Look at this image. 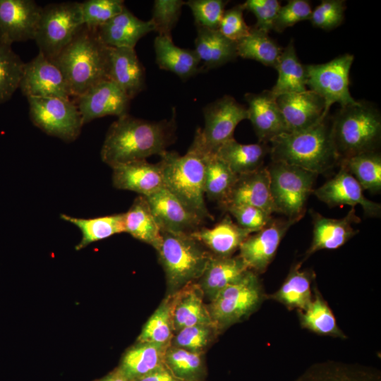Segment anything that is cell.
<instances>
[{"label": "cell", "mask_w": 381, "mask_h": 381, "mask_svg": "<svg viewBox=\"0 0 381 381\" xmlns=\"http://www.w3.org/2000/svg\"><path fill=\"white\" fill-rule=\"evenodd\" d=\"M83 25L80 2L46 5L42 8L34 38L39 52L54 61Z\"/></svg>", "instance_id": "9c48e42d"}, {"label": "cell", "mask_w": 381, "mask_h": 381, "mask_svg": "<svg viewBox=\"0 0 381 381\" xmlns=\"http://www.w3.org/2000/svg\"><path fill=\"white\" fill-rule=\"evenodd\" d=\"M156 250L169 289L174 292L198 281L213 255L190 234L167 231H162Z\"/></svg>", "instance_id": "8992f818"}, {"label": "cell", "mask_w": 381, "mask_h": 381, "mask_svg": "<svg viewBox=\"0 0 381 381\" xmlns=\"http://www.w3.org/2000/svg\"><path fill=\"white\" fill-rule=\"evenodd\" d=\"M265 298L258 274L248 270L240 279L219 292L207 307L214 325L220 331L248 317Z\"/></svg>", "instance_id": "ba28073f"}, {"label": "cell", "mask_w": 381, "mask_h": 381, "mask_svg": "<svg viewBox=\"0 0 381 381\" xmlns=\"http://www.w3.org/2000/svg\"><path fill=\"white\" fill-rule=\"evenodd\" d=\"M195 49L204 71L215 68L238 57L237 42L224 37L218 30L196 26Z\"/></svg>", "instance_id": "4dcf8cb0"}, {"label": "cell", "mask_w": 381, "mask_h": 381, "mask_svg": "<svg viewBox=\"0 0 381 381\" xmlns=\"http://www.w3.org/2000/svg\"><path fill=\"white\" fill-rule=\"evenodd\" d=\"M80 3L83 25L97 30L124 8L123 0H87Z\"/></svg>", "instance_id": "f6af8a7d"}, {"label": "cell", "mask_w": 381, "mask_h": 381, "mask_svg": "<svg viewBox=\"0 0 381 381\" xmlns=\"http://www.w3.org/2000/svg\"><path fill=\"white\" fill-rule=\"evenodd\" d=\"M248 270L239 255H212L197 283L204 296L212 301L222 289L240 279Z\"/></svg>", "instance_id": "f546056e"}, {"label": "cell", "mask_w": 381, "mask_h": 381, "mask_svg": "<svg viewBox=\"0 0 381 381\" xmlns=\"http://www.w3.org/2000/svg\"><path fill=\"white\" fill-rule=\"evenodd\" d=\"M345 10L344 0H322L312 11L309 20L315 28L329 31L341 24Z\"/></svg>", "instance_id": "681fc988"}, {"label": "cell", "mask_w": 381, "mask_h": 381, "mask_svg": "<svg viewBox=\"0 0 381 381\" xmlns=\"http://www.w3.org/2000/svg\"><path fill=\"white\" fill-rule=\"evenodd\" d=\"M204 297L197 282L187 284L167 296L175 333L193 325L216 327L204 303Z\"/></svg>", "instance_id": "7402d4cb"}, {"label": "cell", "mask_w": 381, "mask_h": 381, "mask_svg": "<svg viewBox=\"0 0 381 381\" xmlns=\"http://www.w3.org/2000/svg\"><path fill=\"white\" fill-rule=\"evenodd\" d=\"M18 89L27 98L71 97L66 80L59 66L40 52L25 64Z\"/></svg>", "instance_id": "4fadbf2b"}, {"label": "cell", "mask_w": 381, "mask_h": 381, "mask_svg": "<svg viewBox=\"0 0 381 381\" xmlns=\"http://www.w3.org/2000/svg\"><path fill=\"white\" fill-rule=\"evenodd\" d=\"M296 222L273 219L265 227L249 235L238 249V255L248 268L257 274L265 272L286 233Z\"/></svg>", "instance_id": "5bb4252c"}, {"label": "cell", "mask_w": 381, "mask_h": 381, "mask_svg": "<svg viewBox=\"0 0 381 381\" xmlns=\"http://www.w3.org/2000/svg\"><path fill=\"white\" fill-rule=\"evenodd\" d=\"M294 381H381V374L373 367L328 360L311 365Z\"/></svg>", "instance_id": "f1b7e54d"}, {"label": "cell", "mask_w": 381, "mask_h": 381, "mask_svg": "<svg viewBox=\"0 0 381 381\" xmlns=\"http://www.w3.org/2000/svg\"><path fill=\"white\" fill-rule=\"evenodd\" d=\"M312 8L306 0H289L287 4L279 8L274 23L273 30L282 32L287 28L309 20Z\"/></svg>", "instance_id": "816d5d0a"}, {"label": "cell", "mask_w": 381, "mask_h": 381, "mask_svg": "<svg viewBox=\"0 0 381 381\" xmlns=\"http://www.w3.org/2000/svg\"><path fill=\"white\" fill-rule=\"evenodd\" d=\"M353 59V54H344L325 64L306 65V85L324 99L325 116L334 103L344 107L358 102L349 91V73Z\"/></svg>", "instance_id": "8fae6325"}, {"label": "cell", "mask_w": 381, "mask_h": 381, "mask_svg": "<svg viewBox=\"0 0 381 381\" xmlns=\"http://www.w3.org/2000/svg\"><path fill=\"white\" fill-rule=\"evenodd\" d=\"M244 10L243 4L225 10L218 27L221 34L236 42L247 36L250 30L244 20Z\"/></svg>", "instance_id": "f5cc1de1"}, {"label": "cell", "mask_w": 381, "mask_h": 381, "mask_svg": "<svg viewBox=\"0 0 381 381\" xmlns=\"http://www.w3.org/2000/svg\"><path fill=\"white\" fill-rule=\"evenodd\" d=\"M266 167L276 212L298 222L305 214L318 174L282 162L272 161Z\"/></svg>", "instance_id": "52a82bcc"}, {"label": "cell", "mask_w": 381, "mask_h": 381, "mask_svg": "<svg viewBox=\"0 0 381 381\" xmlns=\"http://www.w3.org/2000/svg\"><path fill=\"white\" fill-rule=\"evenodd\" d=\"M331 132L339 158L377 151L381 138V116L372 103L358 100L331 118Z\"/></svg>", "instance_id": "5b68a950"}, {"label": "cell", "mask_w": 381, "mask_h": 381, "mask_svg": "<svg viewBox=\"0 0 381 381\" xmlns=\"http://www.w3.org/2000/svg\"><path fill=\"white\" fill-rule=\"evenodd\" d=\"M275 69L278 78L270 90L276 97L308 90L306 65L297 56L293 39L283 48Z\"/></svg>", "instance_id": "e575fe53"}, {"label": "cell", "mask_w": 381, "mask_h": 381, "mask_svg": "<svg viewBox=\"0 0 381 381\" xmlns=\"http://www.w3.org/2000/svg\"><path fill=\"white\" fill-rule=\"evenodd\" d=\"M253 233L239 226L226 215L214 226L211 228L201 226L190 233V236L200 243L212 255L230 257Z\"/></svg>", "instance_id": "4316f807"}, {"label": "cell", "mask_w": 381, "mask_h": 381, "mask_svg": "<svg viewBox=\"0 0 381 381\" xmlns=\"http://www.w3.org/2000/svg\"><path fill=\"white\" fill-rule=\"evenodd\" d=\"M42 10L33 0H0V40L11 45L34 40Z\"/></svg>", "instance_id": "2e32d148"}, {"label": "cell", "mask_w": 381, "mask_h": 381, "mask_svg": "<svg viewBox=\"0 0 381 381\" xmlns=\"http://www.w3.org/2000/svg\"><path fill=\"white\" fill-rule=\"evenodd\" d=\"M313 193L329 207L361 205L367 216L377 217L381 214L380 204L366 198L357 180L342 167L334 177L313 190Z\"/></svg>", "instance_id": "e0dca14e"}, {"label": "cell", "mask_w": 381, "mask_h": 381, "mask_svg": "<svg viewBox=\"0 0 381 381\" xmlns=\"http://www.w3.org/2000/svg\"><path fill=\"white\" fill-rule=\"evenodd\" d=\"M154 48L158 67L176 74L183 81L204 71L195 51L176 46L172 38L157 35Z\"/></svg>", "instance_id": "83f0119b"}, {"label": "cell", "mask_w": 381, "mask_h": 381, "mask_svg": "<svg viewBox=\"0 0 381 381\" xmlns=\"http://www.w3.org/2000/svg\"><path fill=\"white\" fill-rule=\"evenodd\" d=\"M286 133L308 129L327 116H325L324 99L310 90L277 97Z\"/></svg>", "instance_id": "d6986e66"}, {"label": "cell", "mask_w": 381, "mask_h": 381, "mask_svg": "<svg viewBox=\"0 0 381 381\" xmlns=\"http://www.w3.org/2000/svg\"><path fill=\"white\" fill-rule=\"evenodd\" d=\"M164 364L181 381H200L205 373L202 354L174 346L166 350Z\"/></svg>", "instance_id": "b9f144b4"}, {"label": "cell", "mask_w": 381, "mask_h": 381, "mask_svg": "<svg viewBox=\"0 0 381 381\" xmlns=\"http://www.w3.org/2000/svg\"><path fill=\"white\" fill-rule=\"evenodd\" d=\"M363 190L378 193L381 190V156L372 151L351 156L339 161Z\"/></svg>", "instance_id": "ab89813d"}, {"label": "cell", "mask_w": 381, "mask_h": 381, "mask_svg": "<svg viewBox=\"0 0 381 381\" xmlns=\"http://www.w3.org/2000/svg\"><path fill=\"white\" fill-rule=\"evenodd\" d=\"M99 381H129L118 368Z\"/></svg>", "instance_id": "9f6ffc18"}, {"label": "cell", "mask_w": 381, "mask_h": 381, "mask_svg": "<svg viewBox=\"0 0 381 381\" xmlns=\"http://www.w3.org/2000/svg\"><path fill=\"white\" fill-rule=\"evenodd\" d=\"M112 169L113 186L119 190H131L148 196L164 187L162 167L146 159L116 165Z\"/></svg>", "instance_id": "cb8c5ba5"}, {"label": "cell", "mask_w": 381, "mask_h": 381, "mask_svg": "<svg viewBox=\"0 0 381 381\" xmlns=\"http://www.w3.org/2000/svg\"><path fill=\"white\" fill-rule=\"evenodd\" d=\"M109 50L95 29L85 25L54 60L61 71L71 97L76 98L109 79Z\"/></svg>", "instance_id": "3957f363"}, {"label": "cell", "mask_w": 381, "mask_h": 381, "mask_svg": "<svg viewBox=\"0 0 381 381\" xmlns=\"http://www.w3.org/2000/svg\"><path fill=\"white\" fill-rule=\"evenodd\" d=\"M202 112L205 126L202 129L196 130L194 138L207 152L213 153L222 145L234 138L237 125L248 119L247 107L228 95L207 104Z\"/></svg>", "instance_id": "7c38bea8"}, {"label": "cell", "mask_w": 381, "mask_h": 381, "mask_svg": "<svg viewBox=\"0 0 381 381\" xmlns=\"http://www.w3.org/2000/svg\"><path fill=\"white\" fill-rule=\"evenodd\" d=\"M245 10L254 14L255 28L269 33L273 30L277 13L281 7L277 0H247L243 3Z\"/></svg>", "instance_id": "db71d44e"}, {"label": "cell", "mask_w": 381, "mask_h": 381, "mask_svg": "<svg viewBox=\"0 0 381 381\" xmlns=\"http://www.w3.org/2000/svg\"><path fill=\"white\" fill-rule=\"evenodd\" d=\"M248 104V119L250 121L258 142L267 144L277 136L286 133L284 121L271 90L244 95Z\"/></svg>", "instance_id": "ffe728a7"}, {"label": "cell", "mask_w": 381, "mask_h": 381, "mask_svg": "<svg viewBox=\"0 0 381 381\" xmlns=\"http://www.w3.org/2000/svg\"><path fill=\"white\" fill-rule=\"evenodd\" d=\"M227 3L223 0H189L185 4L193 13L195 26L218 30Z\"/></svg>", "instance_id": "c3c4849f"}, {"label": "cell", "mask_w": 381, "mask_h": 381, "mask_svg": "<svg viewBox=\"0 0 381 381\" xmlns=\"http://www.w3.org/2000/svg\"><path fill=\"white\" fill-rule=\"evenodd\" d=\"M270 143L272 162L294 165L318 175L339 163L329 115L308 129L284 133Z\"/></svg>", "instance_id": "7a4b0ae2"}, {"label": "cell", "mask_w": 381, "mask_h": 381, "mask_svg": "<svg viewBox=\"0 0 381 381\" xmlns=\"http://www.w3.org/2000/svg\"><path fill=\"white\" fill-rule=\"evenodd\" d=\"M269 153L267 144H242L234 138L222 145L214 152L237 176L262 168Z\"/></svg>", "instance_id": "1f68e13d"}, {"label": "cell", "mask_w": 381, "mask_h": 381, "mask_svg": "<svg viewBox=\"0 0 381 381\" xmlns=\"http://www.w3.org/2000/svg\"><path fill=\"white\" fill-rule=\"evenodd\" d=\"M283 48L269 36V33L250 27L247 36L237 42L238 56L258 61L276 68Z\"/></svg>", "instance_id": "f35d334b"}, {"label": "cell", "mask_w": 381, "mask_h": 381, "mask_svg": "<svg viewBox=\"0 0 381 381\" xmlns=\"http://www.w3.org/2000/svg\"><path fill=\"white\" fill-rule=\"evenodd\" d=\"M108 74L131 99L146 87L145 71L135 49L109 47Z\"/></svg>", "instance_id": "d4e9b609"}, {"label": "cell", "mask_w": 381, "mask_h": 381, "mask_svg": "<svg viewBox=\"0 0 381 381\" xmlns=\"http://www.w3.org/2000/svg\"><path fill=\"white\" fill-rule=\"evenodd\" d=\"M207 150L194 138L187 152L166 151L160 155L164 187L202 219H212L205 202Z\"/></svg>", "instance_id": "277c9868"}, {"label": "cell", "mask_w": 381, "mask_h": 381, "mask_svg": "<svg viewBox=\"0 0 381 381\" xmlns=\"http://www.w3.org/2000/svg\"><path fill=\"white\" fill-rule=\"evenodd\" d=\"M312 217L313 238L304 260L319 250L341 247L358 233L353 224L361 221L355 207H351L346 216L339 219L325 217L316 212H312Z\"/></svg>", "instance_id": "603a6c76"}, {"label": "cell", "mask_w": 381, "mask_h": 381, "mask_svg": "<svg viewBox=\"0 0 381 381\" xmlns=\"http://www.w3.org/2000/svg\"><path fill=\"white\" fill-rule=\"evenodd\" d=\"M27 99L29 116L36 127L65 142H73L78 138L84 124L74 101L60 97Z\"/></svg>", "instance_id": "30bf717a"}, {"label": "cell", "mask_w": 381, "mask_h": 381, "mask_svg": "<svg viewBox=\"0 0 381 381\" xmlns=\"http://www.w3.org/2000/svg\"><path fill=\"white\" fill-rule=\"evenodd\" d=\"M60 218L75 225L80 231L82 238L75 246L76 250H80L92 243L114 234L125 232L124 213L87 219L61 214Z\"/></svg>", "instance_id": "74e56055"}, {"label": "cell", "mask_w": 381, "mask_h": 381, "mask_svg": "<svg viewBox=\"0 0 381 381\" xmlns=\"http://www.w3.org/2000/svg\"><path fill=\"white\" fill-rule=\"evenodd\" d=\"M174 334L169 300L166 298L143 326L138 341L168 349L171 346Z\"/></svg>", "instance_id": "ee69618b"}, {"label": "cell", "mask_w": 381, "mask_h": 381, "mask_svg": "<svg viewBox=\"0 0 381 381\" xmlns=\"http://www.w3.org/2000/svg\"><path fill=\"white\" fill-rule=\"evenodd\" d=\"M145 198L162 231L190 234L202 226L204 219L167 188L163 187Z\"/></svg>", "instance_id": "ac0fdd59"}, {"label": "cell", "mask_w": 381, "mask_h": 381, "mask_svg": "<svg viewBox=\"0 0 381 381\" xmlns=\"http://www.w3.org/2000/svg\"><path fill=\"white\" fill-rule=\"evenodd\" d=\"M25 64L12 45L0 40V104L8 102L18 89Z\"/></svg>", "instance_id": "7bdbcfd3"}, {"label": "cell", "mask_w": 381, "mask_h": 381, "mask_svg": "<svg viewBox=\"0 0 381 381\" xmlns=\"http://www.w3.org/2000/svg\"><path fill=\"white\" fill-rule=\"evenodd\" d=\"M176 111L169 119L147 121L128 114L109 126L101 149L103 162L111 168L121 164L161 155L176 140Z\"/></svg>", "instance_id": "6da1fadb"}, {"label": "cell", "mask_w": 381, "mask_h": 381, "mask_svg": "<svg viewBox=\"0 0 381 381\" xmlns=\"http://www.w3.org/2000/svg\"><path fill=\"white\" fill-rule=\"evenodd\" d=\"M218 329L212 325H193L175 333L171 346L202 354L211 344Z\"/></svg>", "instance_id": "bcb514c9"}, {"label": "cell", "mask_w": 381, "mask_h": 381, "mask_svg": "<svg viewBox=\"0 0 381 381\" xmlns=\"http://www.w3.org/2000/svg\"><path fill=\"white\" fill-rule=\"evenodd\" d=\"M96 31L100 40L107 47L134 49L137 42L155 31V28L150 20H143L125 7Z\"/></svg>", "instance_id": "484cf974"}, {"label": "cell", "mask_w": 381, "mask_h": 381, "mask_svg": "<svg viewBox=\"0 0 381 381\" xmlns=\"http://www.w3.org/2000/svg\"><path fill=\"white\" fill-rule=\"evenodd\" d=\"M167 349L138 341L124 354L119 369L129 381H134L164 365Z\"/></svg>", "instance_id": "d590c367"}, {"label": "cell", "mask_w": 381, "mask_h": 381, "mask_svg": "<svg viewBox=\"0 0 381 381\" xmlns=\"http://www.w3.org/2000/svg\"><path fill=\"white\" fill-rule=\"evenodd\" d=\"M134 381H181L164 365Z\"/></svg>", "instance_id": "11a10c76"}, {"label": "cell", "mask_w": 381, "mask_h": 381, "mask_svg": "<svg viewBox=\"0 0 381 381\" xmlns=\"http://www.w3.org/2000/svg\"><path fill=\"white\" fill-rule=\"evenodd\" d=\"M185 1L182 0H155L150 19L159 36L171 37V31L181 16Z\"/></svg>", "instance_id": "7dc6e473"}, {"label": "cell", "mask_w": 381, "mask_h": 381, "mask_svg": "<svg viewBox=\"0 0 381 381\" xmlns=\"http://www.w3.org/2000/svg\"><path fill=\"white\" fill-rule=\"evenodd\" d=\"M313 293L310 304L304 310H298L301 326L320 335L345 339L334 313L316 286Z\"/></svg>", "instance_id": "8d00e7d4"}, {"label": "cell", "mask_w": 381, "mask_h": 381, "mask_svg": "<svg viewBox=\"0 0 381 381\" xmlns=\"http://www.w3.org/2000/svg\"><path fill=\"white\" fill-rule=\"evenodd\" d=\"M301 265L293 266L279 289L268 296L289 310H304L313 299L311 284L315 274L310 270H301Z\"/></svg>", "instance_id": "d6a6232c"}, {"label": "cell", "mask_w": 381, "mask_h": 381, "mask_svg": "<svg viewBox=\"0 0 381 381\" xmlns=\"http://www.w3.org/2000/svg\"><path fill=\"white\" fill-rule=\"evenodd\" d=\"M237 176L214 153L207 152L205 194L210 200L217 201L219 204L223 202Z\"/></svg>", "instance_id": "60d3db41"}, {"label": "cell", "mask_w": 381, "mask_h": 381, "mask_svg": "<svg viewBox=\"0 0 381 381\" xmlns=\"http://www.w3.org/2000/svg\"><path fill=\"white\" fill-rule=\"evenodd\" d=\"M75 99L83 124L107 116L118 118L127 114L131 100L109 79L100 81Z\"/></svg>", "instance_id": "9a60e30c"}, {"label": "cell", "mask_w": 381, "mask_h": 381, "mask_svg": "<svg viewBox=\"0 0 381 381\" xmlns=\"http://www.w3.org/2000/svg\"><path fill=\"white\" fill-rule=\"evenodd\" d=\"M125 232L157 250L162 241V230L145 196L138 195L124 213Z\"/></svg>", "instance_id": "836d02e7"}, {"label": "cell", "mask_w": 381, "mask_h": 381, "mask_svg": "<svg viewBox=\"0 0 381 381\" xmlns=\"http://www.w3.org/2000/svg\"><path fill=\"white\" fill-rule=\"evenodd\" d=\"M219 205L224 210L232 205H250L270 214L276 212L267 167L238 175L228 195Z\"/></svg>", "instance_id": "44dd1931"}, {"label": "cell", "mask_w": 381, "mask_h": 381, "mask_svg": "<svg viewBox=\"0 0 381 381\" xmlns=\"http://www.w3.org/2000/svg\"><path fill=\"white\" fill-rule=\"evenodd\" d=\"M224 210L235 218L239 226L253 233L265 227L274 219L263 210L250 205H232Z\"/></svg>", "instance_id": "f907efd6"}]
</instances>
